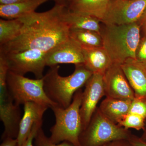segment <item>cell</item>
<instances>
[{"label": "cell", "instance_id": "cell-1", "mask_svg": "<svg viewBox=\"0 0 146 146\" xmlns=\"http://www.w3.org/2000/svg\"><path fill=\"white\" fill-rule=\"evenodd\" d=\"M64 6L55 5L43 12H34L20 18L23 23L21 34L0 46V53L17 52L36 49L48 52L70 38V29L63 21Z\"/></svg>", "mask_w": 146, "mask_h": 146}, {"label": "cell", "instance_id": "cell-2", "mask_svg": "<svg viewBox=\"0 0 146 146\" xmlns=\"http://www.w3.org/2000/svg\"><path fill=\"white\" fill-rule=\"evenodd\" d=\"M60 66L50 67L43 77L44 91L48 97L58 106L65 108L70 105L74 95L80 89L93 73L84 64L75 65L74 72L68 76L58 74Z\"/></svg>", "mask_w": 146, "mask_h": 146}, {"label": "cell", "instance_id": "cell-3", "mask_svg": "<svg viewBox=\"0 0 146 146\" xmlns=\"http://www.w3.org/2000/svg\"><path fill=\"white\" fill-rule=\"evenodd\" d=\"M103 46L112 63L121 64L129 58H136V50L141 38L138 23L122 25H105L101 27Z\"/></svg>", "mask_w": 146, "mask_h": 146}, {"label": "cell", "instance_id": "cell-4", "mask_svg": "<svg viewBox=\"0 0 146 146\" xmlns=\"http://www.w3.org/2000/svg\"><path fill=\"white\" fill-rule=\"evenodd\" d=\"M83 92L80 89L74 95L70 105L64 108L58 105L52 107L55 123L50 129V140L54 144L68 142L74 146H81L79 137L82 130L80 108Z\"/></svg>", "mask_w": 146, "mask_h": 146}, {"label": "cell", "instance_id": "cell-5", "mask_svg": "<svg viewBox=\"0 0 146 146\" xmlns=\"http://www.w3.org/2000/svg\"><path fill=\"white\" fill-rule=\"evenodd\" d=\"M131 133L106 117L97 108L79 137L81 146H103L112 141L128 140Z\"/></svg>", "mask_w": 146, "mask_h": 146}, {"label": "cell", "instance_id": "cell-6", "mask_svg": "<svg viewBox=\"0 0 146 146\" xmlns=\"http://www.w3.org/2000/svg\"><path fill=\"white\" fill-rule=\"evenodd\" d=\"M7 86L16 104L32 102L51 108L57 105L48 97L44 91L43 78L32 79L8 71Z\"/></svg>", "mask_w": 146, "mask_h": 146}, {"label": "cell", "instance_id": "cell-7", "mask_svg": "<svg viewBox=\"0 0 146 146\" xmlns=\"http://www.w3.org/2000/svg\"><path fill=\"white\" fill-rule=\"evenodd\" d=\"M146 10V0H110L101 22L105 25L138 23Z\"/></svg>", "mask_w": 146, "mask_h": 146}, {"label": "cell", "instance_id": "cell-8", "mask_svg": "<svg viewBox=\"0 0 146 146\" xmlns=\"http://www.w3.org/2000/svg\"><path fill=\"white\" fill-rule=\"evenodd\" d=\"M47 52L36 49H30L17 52L3 54L9 71L20 75L33 73L36 79L42 78L46 65Z\"/></svg>", "mask_w": 146, "mask_h": 146}, {"label": "cell", "instance_id": "cell-9", "mask_svg": "<svg viewBox=\"0 0 146 146\" xmlns=\"http://www.w3.org/2000/svg\"><path fill=\"white\" fill-rule=\"evenodd\" d=\"M7 79H0V119L4 130L2 140L17 138L22 117L20 106L15 104L7 86Z\"/></svg>", "mask_w": 146, "mask_h": 146}, {"label": "cell", "instance_id": "cell-10", "mask_svg": "<svg viewBox=\"0 0 146 146\" xmlns=\"http://www.w3.org/2000/svg\"><path fill=\"white\" fill-rule=\"evenodd\" d=\"M105 96L116 99L132 101L135 94L120 64L113 63L103 75Z\"/></svg>", "mask_w": 146, "mask_h": 146}, {"label": "cell", "instance_id": "cell-11", "mask_svg": "<svg viewBox=\"0 0 146 146\" xmlns=\"http://www.w3.org/2000/svg\"><path fill=\"white\" fill-rule=\"evenodd\" d=\"M85 85L80 108L82 130L89 124L98 103L105 96L103 75L93 74Z\"/></svg>", "mask_w": 146, "mask_h": 146}, {"label": "cell", "instance_id": "cell-12", "mask_svg": "<svg viewBox=\"0 0 146 146\" xmlns=\"http://www.w3.org/2000/svg\"><path fill=\"white\" fill-rule=\"evenodd\" d=\"M46 66L50 67L63 63L84 64L82 48L74 40L70 37L46 53Z\"/></svg>", "mask_w": 146, "mask_h": 146}, {"label": "cell", "instance_id": "cell-13", "mask_svg": "<svg viewBox=\"0 0 146 146\" xmlns=\"http://www.w3.org/2000/svg\"><path fill=\"white\" fill-rule=\"evenodd\" d=\"M121 68L136 98H146V64L134 58H129Z\"/></svg>", "mask_w": 146, "mask_h": 146}, {"label": "cell", "instance_id": "cell-14", "mask_svg": "<svg viewBox=\"0 0 146 146\" xmlns=\"http://www.w3.org/2000/svg\"><path fill=\"white\" fill-rule=\"evenodd\" d=\"M46 106L28 102L24 104V114L21 119L17 139L18 145L23 143L28 138L36 123L43 121L42 118L48 108Z\"/></svg>", "mask_w": 146, "mask_h": 146}, {"label": "cell", "instance_id": "cell-15", "mask_svg": "<svg viewBox=\"0 0 146 146\" xmlns=\"http://www.w3.org/2000/svg\"><path fill=\"white\" fill-rule=\"evenodd\" d=\"M82 49L84 65L93 74L104 75L113 64L110 56L103 46Z\"/></svg>", "mask_w": 146, "mask_h": 146}, {"label": "cell", "instance_id": "cell-16", "mask_svg": "<svg viewBox=\"0 0 146 146\" xmlns=\"http://www.w3.org/2000/svg\"><path fill=\"white\" fill-rule=\"evenodd\" d=\"M62 17L70 30H89L101 33V22L96 18L71 11L65 7L62 10Z\"/></svg>", "mask_w": 146, "mask_h": 146}, {"label": "cell", "instance_id": "cell-17", "mask_svg": "<svg viewBox=\"0 0 146 146\" xmlns=\"http://www.w3.org/2000/svg\"><path fill=\"white\" fill-rule=\"evenodd\" d=\"M131 101L106 98L98 108L106 117L118 124L129 112Z\"/></svg>", "mask_w": 146, "mask_h": 146}, {"label": "cell", "instance_id": "cell-18", "mask_svg": "<svg viewBox=\"0 0 146 146\" xmlns=\"http://www.w3.org/2000/svg\"><path fill=\"white\" fill-rule=\"evenodd\" d=\"M110 0H72L67 8L74 12L92 16L101 21Z\"/></svg>", "mask_w": 146, "mask_h": 146}, {"label": "cell", "instance_id": "cell-19", "mask_svg": "<svg viewBox=\"0 0 146 146\" xmlns=\"http://www.w3.org/2000/svg\"><path fill=\"white\" fill-rule=\"evenodd\" d=\"M49 0H27L9 5H0V16L4 19H17L35 12L42 4Z\"/></svg>", "mask_w": 146, "mask_h": 146}, {"label": "cell", "instance_id": "cell-20", "mask_svg": "<svg viewBox=\"0 0 146 146\" xmlns=\"http://www.w3.org/2000/svg\"><path fill=\"white\" fill-rule=\"evenodd\" d=\"M70 36L82 48L103 46L101 33L89 30L70 29Z\"/></svg>", "mask_w": 146, "mask_h": 146}, {"label": "cell", "instance_id": "cell-21", "mask_svg": "<svg viewBox=\"0 0 146 146\" xmlns=\"http://www.w3.org/2000/svg\"><path fill=\"white\" fill-rule=\"evenodd\" d=\"M23 23L20 18L0 19V46L13 41L21 34Z\"/></svg>", "mask_w": 146, "mask_h": 146}, {"label": "cell", "instance_id": "cell-22", "mask_svg": "<svg viewBox=\"0 0 146 146\" xmlns=\"http://www.w3.org/2000/svg\"><path fill=\"white\" fill-rule=\"evenodd\" d=\"M145 119L140 115L129 113L118 125L127 130L134 129L136 130L144 129Z\"/></svg>", "mask_w": 146, "mask_h": 146}, {"label": "cell", "instance_id": "cell-23", "mask_svg": "<svg viewBox=\"0 0 146 146\" xmlns=\"http://www.w3.org/2000/svg\"><path fill=\"white\" fill-rule=\"evenodd\" d=\"M34 141L35 146H74L66 141L58 144L53 143L50 140L49 138L46 136L42 127L37 130Z\"/></svg>", "mask_w": 146, "mask_h": 146}, {"label": "cell", "instance_id": "cell-24", "mask_svg": "<svg viewBox=\"0 0 146 146\" xmlns=\"http://www.w3.org/2000/svg\"><path fill=\"white\" fill-rule=\"evenodd\" d=\"M129 113L136 114L146 119V98H136L131 101Z\"/></svg>", "mask_w": 146, "mask_h": 146}, {"label": "cell", "instance_id": "cell-25", "mask_svg": "<svg viewBox=\"0 0 146 146\" xmlns=\"http://www.w3.org/2000/svg\"><path fill=\"white\" fill-rule=\"evenodd\" d=\"M136 59L146 64V36L141 37L136 53Z\"/></svg>", "mask_w": 146, "mask_h": 146}, {"label": "cell", "instance_id": "cell-26", "mask_svg": "<svg viewBox=\"0 0 146 146\" xmlns=\"http://www.w3.org/2000/svg\"><path fill=\"white\" fill-rule=\"evenodd\" d=\"M42 122L43 121L40 122L35 124L29 136L26 141H25L21 145H17L16 146H34L33 145V142L35 134L39 128L42 127Z\"/></svg>", "mask_w": 146, "mask_h": 146}, {"label": "cell", "instance_id": "cell-27", "mask_svg": "<svg viewBox=\"0 0 146 146\" xmlns=\"http://www.w3.org/2000/svg\"><path fill=\"white\" fill-rule=\"evenodd\" d=\"M132 146H146V141L131 134L128 139Z\"/></svg>", "mask_w": 146, "mask_h": 146}, {"label": "cell", "instance_id": "cell-28", "mask_svg": "<svg viewBox=\"0 0 146 146\" xmlns=\"http://www.w3.org/2000/svg\"><path fill=\"white\" fill-rule=\"evenodd\" d=\"M103 146H132L128 140L122 139L110 142Z\"/></svg>", "mask_w": 146, "mask_h": 146}, {"label": "cell", "instance_id": "cell-29", "mask_svg": "<svg viewBox=\"0 0 146 146\" xmlns=\"http://www.w3.org/2000/svg\"><path fill=\"white\" fill-rule=\"evenodd\" d=\"M2 141L0 146H16L18 145V141L16 138L8 137L5 138Z\"/></svg>", "mask_w": 146, "mask_h": 146}, {"label": "cell", "instance_id": "cell-30", "mask_svg": "<svg viewBox=\"0 0 146 146\" xmlns=\"http://www.w3.org/2000/svg\"><path fill=\"white\" fill-rule=\"evenodd\" d=\"M138 23L141 26V33H142L143 36H146V10Z\"/></svg>", "mask_w": 146, "mask_h": 146}, {"label": "cell", "instance_id": "cell-31", "mask_svg": "<svg viewBox=\"0 0 146 146\" xmlns=\"http://www.w3.org/2000/svg\"><path fill=\"white\" fill-rule=\"evenodd\" d=\"M27 0H0V5H9L22 2Z\"/></svg>", "mask_w": 146, "mask_h": 146}, {"label": "cell", "instance_id": "cell-32", "mask_svg": "<svg viewBox=\"0 0 146 146\" xmlns=\"http://www.w3.org/2000/svg\"><path fill=\"white\" fill-rule=\"evenodd\" d=\"M55 2V5L68 7L70 0H52Z\"/></svg>", "mask_w": 146, "mask_h": 146}, {"label": "cell", "instance_id": "cell-33", "mask_svg": "<svg viewBox=\"0 0 146 146\" xmlns=\"http://www.w3.org/2000/svg\"><path fill=\"white\" fill-rule=\"evenodd\" d=\"M144 129H145V132H144L143 135V137H141V138L145 141H146V129L145 128Z\"/></svg>", "mask_w": 146, "mask_h": 146}, {"label": "cell", "instance_id": "cell-34", "mask_svg": "<svg viewBox=\"0 0 146 146\" xmlns=\"http://www.w3.org/2000/svg\"><path fill=\"white\" fill-rule=\"evenodd\" d=\"M72 1V0H70V1Z\"/></svg>", "mask_w": 146, "mask_h": 146}]
</instances>
